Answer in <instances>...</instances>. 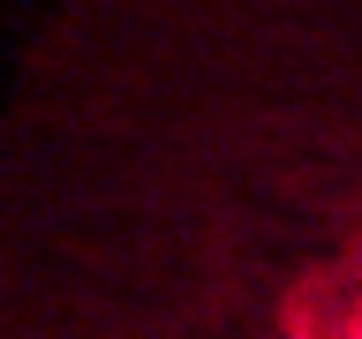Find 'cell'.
<instances>
[{
    "label": "cell",
    "instance_id": "6da1fadb",
    "mask_svg": "<svg viewBox=\"0 0 362 339\" xmlns=\"http://www.w3.org/2000/svg\"><path fill=\"white\" fill-rule=\"evenodd\" d=\"M0 339H362V0H45L0 76Z\"/></svg>",
    "mask_w": 362,
    "mask_h": 339
}]
</instances>
